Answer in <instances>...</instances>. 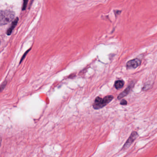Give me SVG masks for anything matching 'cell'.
Segmentation results:
<instances>
[{"label":"cell","instance_id":"6da1fadb","mask_svg":"<svg viewBox=\"0 0 157 157\" xmlns=\"http://www.w3.org/2000/svg\"><path fill=\"white\" fill-rule=\"evenodd\" d=\"M15 13L10 10L0 11V26L6 25L14 18Z\"/></svg>","mask_w":157,"mask_h":157},{"label":"cell","instance_id":"7a4b0ae2","mask_svg":"<svg viewBox=\"0 0 157 157\" xmlns=\"http://www.w3.org/2000/svg\"><path fill=\"white\" fill-rule=\"evenodd\" d=\"M113 99V96H106L103 99L98 97L96 98L94 104H93V108L95 110L102 108L109 103Z\"/></svg>","mask_w":157,"mask_h":157},{"label":"cell","instance_id":"3957f363","mask_svg":"<svg viewBox=\"0 0 157 157\" xmlns=\"http://www.w3.org/2000/svg\"><path fill=\"white\" fill-rule=\"evenodd\" d=\"M138 135L137 134V133L136 131L133 132L132 133V134L130 135L129 138H128L127 141H126L125 143L124 144V146L123 147V149H126L127 148H129L130 146H131V145L134 142L135 140L136 139L137 137H138Z\"/></svg>","mask_w":157,"mask_h":157},{"label":"cell","instance_id":"277c9868","mask_svg":"<svg viewBox=\"0 0 157 157\" xmlns=\"http://www.w3.org/2000/svg\"><path fill=\"white\" fill-rule=\"evenodd\" d=\"M141 63V61L139 59H133L127 63L126 66L128 69H135L140 65Z\"/></svg>","mask_w":157,"mask_h":157},{"label":"cell","instance_id":"5b68a950","mask_svg":"<svg viewBox=\"0 0 157 157\" xmlns=\"http://www.w3.org/2000/svg\"><path fill=\"white\" fill-rule=\"evenodd\" d=\"M134 86V84H133L132 82L131 83V84L129 85L128 87L126 88V89L123 91L121 94H120L119 95L118 97V99L119 100L123 98L124 97L126 96L127 95H128L129 94L131 90H132V88Z\"/></svg>","mask_w":157,"mask_h":157},{"label":"cell","instance_id":"8992f818","mask_svg":"<svg viewBox=\"0 0 157 157\" xmlns=\"http://www.w3.org/2000/svg\"><path fill=\"white\" fill-rule=\"evenodd\" d=\"M18 18H17L12 23V25H11L10 27L7 30V32H6V34L7 35H10L12 33V31H13V29H14L16 26L17 24V22H18Z\"/></svg>","mask_w":157,"mask_h":157},{"label":"cell","instance_id":"52a82bcc","mask_svg":"<svg viewBox=\"0 0 157 157\" xmlns=\"http://www.w3.org/2000/svg\"><path fill=\"white\" fill-rule=\"evenodd\" d=\"M124 84V82L123 80H118L115 82L114 86H115V88L116 89H121V88H122Z\"/></svg>","mask_w":157,"mask_h":157},{"label":"cell","instance_id":"ba28073f","mask_svg":"<svg viewBox=\"0 0 157 157\" xmlns=\"http://www.w3.org/2000/svg\"><path fill=\"white\" fill-rule=\"evenodd\" d=\"M28 1H24V5H23V10H25L27 4V2Z\"/></svg>","mask_w":157,"mask_h":157},{"label":"cell","instance_id":"9c48e42d","mask_svg":"<svg viewBox=\"0 0 157 157\" xmlns=\"http://www.w3.org/2000/svg\"><path fill=\"white\" fill-rule=\"evenodd\" d=\"M127 101L125 100H122L121 102V104L122 105H127Z\"/></svg>","mask_w":157,"mask_h":157},{"label":"cell","instance_id":"30bf717a","mask_svg":"<svg viewBox=\"0 0 157 157\" xmlns=\"http://www.w3.org/2000/svg\"><path fill=\"white\" fill-rule=\"evenodd\" d=\"M6 85V84H3L2 85L1 87H0V92L4 88L5 86Z\"/></svg>","mask_w":157,"mask_h":157},{"label":"cell","instance_id":"8fae6325","mask_svg":"<svg viewBox=\"0 0 157 157\" xmlns=\"http://www.w3.org/2000/svg\"><path fill=\"white\" fill-rule=\"evenodd\" d=\"M29 51V50L28 51H27L26 52V53H25V54H24V56H23V58H22V59H21V61H20V62H21V61H23V59H24V57H25V55H26L27 53H28Z\"/></svg>","mask_w":157,"mask_h":157},{"label":"cell","instance_id":"7c38bea8","mask_svg":"<svg viewBox=\"0 0 157 157\" xmlns=\"http://www.w3.org/2000/svg\"><path fill=\"white\" fill-rule=\"evenodd\" d=\"M2 138L0 136V147H1V144H2Z\"/></svg>","mask_w":157,"mask_h":157},{"label":"cell","instance_id":"4fadbf2b","mask_svg":"<svg viewBox=\"0 0 157 157\" xmlns=\"http://www.w3.org/2000/svg\"><path fill=\"white\" fill-rule=\"evenodd\" d=\"M0 43H1V41H0Z\"/></svg>","mask_w":157,"mask_h":157}]
</instances>
